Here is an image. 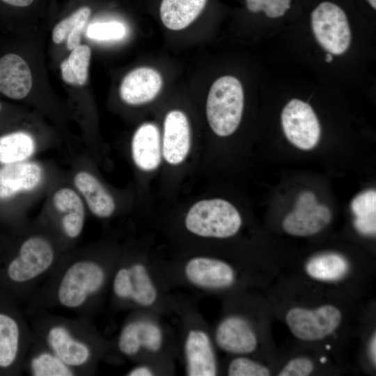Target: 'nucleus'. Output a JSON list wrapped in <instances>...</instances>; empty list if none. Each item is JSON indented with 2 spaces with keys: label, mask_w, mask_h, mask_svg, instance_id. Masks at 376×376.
I'll return each mask as SVG.
<instances>
[{
  "label": "nucleus",
  "mask_w": 376,
  "mask_h": 376,
  "mask_svg": "<svg viewBox=\"0 0 376 376\" xmlns=\"http://www.w3.org/2000/svg\"><path fill=\"white\" fill-rule=\"evenodd\" d=\"M91 56L90 47L79 45L61 64L63 79L68 84L83 86L88 79V67Z\"/></svg>",
  "instance_id": "26"
},
{
  "label": "nucleus",
  "mask_w": 376,
  "mask_h": 376,
  "mask_svg": "<svg viewBox=\"0 0 376 376\" xmlns=\"http://www.w3.org/2000/svg\"><path fill=\"white\" fill-rule=\"evenodd\" d=\"M347 270L346 259L334 253L316 256L306 265V271L310 276L322 281L338 280L346 274Z\"/></svg>",
  "instance_id": "24"
},
{
  "label": "nucleus",
  "mask_w": 376,
  "mask_h": 376,
  "mask_svg": "<svg viewBox=\"0 0 376 376\" xmlns=\"http://www.w3.org/2000/svg\"><path fill=\"white\" fill-rule=\"evenodd\" d=\"M311 23L318 44L329 54L339 56L349 49L351 31L347 15L337 4L322 1L312 11Z\"/></svg>",
  "instance_id": "7"
},
{
  "label": "nucleus",
  "mask_w": 376,
  "mask_h": 376,
  "mask_svg": "<svg viewBox=\"0 0 376 376\" xmlns=\"http://www.w3.org/2000/svg\"><path fill=\"white\" fill-rule=\"evenodd\" d=\"M32 87L29 65L18 54L7 52L0 56V93L11 100L26 97Z\"/></svg>",
  "instance_id": "15"
},
{
  "label": "nucleus",
  "mask_w": 376,
  "mask_h": 376,
  "mask_svg": "<svg viewBox=\"0 0 376 376\" xmlns=\"http://www.w3.org/2000/svg\"><path fill=\"white\" fill-rule=\"evenodd\" d=\"M7 109L5 106V104L0 100V127H4L5 121L6 120L5 119Z\"/></svg>",
  "instance_id": "38"
},
{
  "label": "nucleus",
  "mask_w": 376,
  "mask_h": 376,
  "mask_svg": "<svg viewBox=\"0 0 376 376\" xmlns=\"http://www.w3.org/2000/svg\"><path fill=\"white\" fill-rule=\"evenodd\" d=\"M24 334L13 312L0 307V372L13 370L22 358Z\"/></svg>",
  "instance_id": "16"
},
{
  "label": "nucleus",
  "mask_w": 376,
  "mask_h": 376,
  "mask_svg": "<svg viewBox=\"0 0 376 376\" xmlns=\"http://www.w3.org/2000/svg\"><path fill=\"white\" fill-rule=\"evenodd\" d=\"M129 376H151L153 375L152 370L146 366H139L132 369L127 374Z\"/></svg>",
  "instance_id": "35"
},
{
  "label": "nucleus",
  "mask_w": 376,
  "mask_h": 376,
  "mask_svg": "<svg viewBox=\"0 0 376 376\" xmlns=\"http://www.w3.org/2000/svg\"><path fill=\"white\" fill-rule=\"evenodd\" d=\"M91 13L90 8L84 6L59 22L52 31L53 42L59 44L67 38V47L69 49L72 50L79 46L81 33Z\"/></svg>",
  "instance_id": "23"
},
{
  "label": "nucleus",
  "mask_w": 376,
  "mask_h": 376,
  "mask_svg": "<svg viewBox=\"0 0 376 376\" xmlns=\"http://www.w3.org/2000/svg\"><path fill=\"white\" fill-rule=\"evenodd\" d=\"M285 136L294 146L304 150L313 149L320 137V125L313 108L299 99H292L281 113Z\"/></svg>",
  "instance_id": "9"
},
{
  "label": "nucleus",
  "mask_w": 376,
  "mask_h": 376,
  "mask_svg": "<svg viewBox=\"0 0 376 376\" xmlns=\"http://www.w3.org/2000/svg\"><path fill=\"white\" fill-rule=\"evenodd\" d=\"M45 149L37 136L29 130H6L0 134V165L33 159Z\"/></svg>",
  "instance_id": "19"
},
{
  "label": "nucleus",
  "mask_w": 376,
  "mask_h": 376,
  "mask_svg": "<svg viewBox=\"0 0 376 376\" xmlns=\"http://www.w3.org/2000/svg\"><path fill=\"white\" fill-rule=\"evenodd\" d=\"M163 86L161 74L148 66L136 68L123 79L119 87L120 99L130 106H139L152 101Z\"/></svg>",
  "instance_id": "13"
},
{
  "label": "nucleus",
  "mask_w": 376,
  "mask_h": 376,
  "mask_svg": "<svg viewBox=\"0 0 376 376\" xmlns=\"http://www.w3.org/2000/svg\"><path fill=\"white\" fill-rule=\"evenodd\" d=\"M244 96L240 81L232 75L217 78L211 85L206 101V116L219 136L234 133L241 122Z\"/></svg>",
  "instance_id": "4"
},
{
  "label": "nucleus",
  "mask_w": 376,
  "mask_h": 376,
  "mask_svg": "<svg viewBox=\"0 0 376 376\" xmlns=\"http://www.w3.org/2000/svg\"><path fill=\"white\" fill-rule=\"evenodd\" d=\"M187 373L189 376L217 375L214 352L207 334L201 330H191L185 344Z\"/></svg>",
  "instance_id": "20"
},
{
  "label": "nucleus",
  "mask_w": 376,
  "mask_h": 376,
  "mask_svg": "<svg viewBox=\"0 0 376 376\" xmlns=\"http://www.w3.org/2000/svg\"><path fill=\"white\" fill-rule=\"evenodd\" d=\"M185 274L193 285L205 289L225 288L235 281V272L228 264L207 257L189 260L185 267Z\"/></svg>",
  "instance_id": "14"
},
{
  "label": "nucleus",
  "mask_w": 376,
  "mask_h": 376,
  "mask_svg": "<svg viewBox=\"0 0 376 376\" xmlns=\"http://www.w3.org/2000/svg\"><path fill=\"white\" fill-rule=\"evenodd\" d=\"M208 0H161L159 15L163 25L180 31L191 25L205 10Z\"/></svg>",
  "instance_id": "22"
},
{
  "label": "nucleus",
  "mask_w": 376,
  "mask_h": 376,
  "mask_svg": "<svg viewBox=\"0 0 376 376\" xmlns=\"http://www.w3.org/2000/svg\"><path fill=\"white\" fill-rule=\"evenodd\" d=\"M0 1L14 7H26L31 4L33 0H0Z\"/></svg>",
  "instance_id": "36"
},
{
  "label": "nucleus",
  "mask_w": 376,
  "mask_h": 376,
  "mask_svg": "<svg viewBox=\"0 0 376 376\" xmlns=\"http://www.w3.org/2000/svg\"><path fill=\"white\" fill-rule=\"evenodd\" d=\"M370 6L374 9H376V0H366Z\"/></svg>",
  "instance_id": "40"
},
{
  "label": "nucleus",
  "mask_w": 376,
  "mask_h": 376,
  "mask_svg": "<svg viewBox=\"0 0 376 376\" xmlns=\"http://www.w3.org/2000/svg\"><path fill=\"white\" fill-rule=\"evenodd\" d=\"M291 0H245L247 9L251 13L264 12L269 18L284 15L290 7Z\"/></svg>",
  "instance_id": "30"
},
{
  "label": "nucleus",
  "mask_w": 376,
  "mask_h": 376,
  "mask_svg": "<svg viewBox=\"0 0 376 376\" xmlns=\"http://www.w3.org/2000/svg\"><path fill=\"white\" fill-rule=\"evenodd\" d=\"M118 347L126 356H134L139 352L141 345L136 321L129 322L123 328L118 337Z\"/></svg>",
  "instance_id": "32"
},
{
  "label": "nucleus",
  "mask_w": 376,
  "mask_h": 376,
  "mask_svg": "<svg viewBox=\"0 0 376 376\" xmlns=\"http://www.w3.org/2000/svg\"><path fill=\"white\" fill-rule=\"evenodd\" d=\"M331 219V212L324 205L296 202L295 210L284 219L285 231L295 236H308L324 228Z\"/></svg>",
  "instance_id": "17"
},
{
  "label": "nucleus",
  "mask_w": 376,
  "mask_h": 376,
  "mask_svg": "<svg viewBox=\"0 0 376 376\" xmlns=\"http://www.w3.org/2000/svg\"><path fill=\"white\" fill-rule=\"evenodd\" d=\"M139 336L141 347L157 352L162 344L161 329L155 323L148 320H137Z\"/></svg>",
  "instance_id": "31"
},
{
  "label": "nucleus",
  "mask_w": 376,
  "mask_h": 376,
  "mask_svg": "<svg viewBox=\"0 0 376 376\" xmlns=\"http://www.w3.org/2000/svg\"><path fill=\"white\" fill-rule=\"evenodd\" d=\"M106 272L97 260L88 256L71 263L61 275L56 290L60 306L77 309L86 304L103 287Z\"/></svg>",
  "instance_id": "5"
},
{
  "label": "nucleus",
  "mask_w": 376,
  "mask_h": 376,
  "mask_svg": "<svg viewBox=\"0 0 376 376\" xmlns=\"http://www.w3.org/2000/svg\"><path fill=\"white\" fill-rule=\"evenodd\" d=\"M185 224L189 232L197 236L226 238L238 232L242 218L230 202L221 198L205 199L189 208Z\"/></svg>",
  "instance_id": "6"
},
{
  "label": "nucleus",
  "mask_w": 376,
  "mask_h": 376,
  "mask_svg": "<svg viewBox=\"0 0 376 376\" xmlns=\"http://www.w3.org/2000/svg\"><path fill=\"white\" fill-rule=\"evenodd\" d=\"M228 374L230 376H269V369L249 359L239 357L229 364Z\"/></svg>",
  "instance_id": "33"
},
{
  "label": "nucleus",
  "mask_w": 376,
  "mask_h": 376,
  "mask_svg": "<svg viewBox=\"0 0 376 376\" xmlns=\"http://www.w3.org/2000/svg\"><path fill=\"white\" fill-rule=\"evenodd\" d=\"M61 178L54 166L36 159L0 165V219L17 220Z\"/></svg>",
  "instance_id": "1"
},
{
  "label": "nucleus",
  "mask_w": 376,
  "mask_h": 376,
  "mask_svg": "<svg viewBox=\"0 0 376 376\" xmlns=\"http://www.w3.org/2000/svg\"><path fill=\"white\" fill-rule=\"evenodd\" d=\"M325 61L327 63H330L333 60L332 55L331 54L327 53L325 56Z\"/></svg>",
  "instance_id": "39"
},
{
  "label": "nucleus",
  "mask_w": 376,
  "mask_h": 376,
  "mask_svg": "<svg viewBox=\"0 0 376 376\" xmlns=\"http://www.w3.org/2000/svg\"><path fill=\"white\" fill-rule=\"evenodd\" d=\"M54 237L45 233L24 237L6 262L4 276L9 283H30L46 273L54 264L58 253Z\"/></svg>",
  "instance_id": "2"
},
{
  "label": "nucleus",
  "mask_w": 376,
  "mask_h": 376,
  "mask_svg": "<svg viewBox=\"0 0 376 376\" xmlns=\"http://www.w3.org/2000/svg\"><path fill=\"white\" fill-rule=\"evenodd\" d=\"M86 33L88 38L97 40H115L125 36L126 28L118 22H98L91 24Z\"/></svg>",
  "instance_id": "29"
},
{
  "label": "nucleus",
  "mask_w": 376,
  "mask_h": 376,
  "mask_svg": "<svg viewBox=\"0 0 376 376\" xmlns=\"http://www.w3.org/2000/svg\"><path fill=\"white\" fill-rule=\"evenodd\" d=\"M87 208L70 183L61 178L47 194L42 218L53 226V233L61 241L74 242L84 228Z\"/></svg>",
  "instance_id": "3"
},
{
  "label": "nucleus",
  "mask_w": 376,
  "mask_h": 376,
  "mask_svg": "<svg viewBox=\"0 0 376 376\" xmlns=\"http://www.w3.org/2000/svg\"><path fill=\"white\" fill-rule=\"evenodd\" d=\"M340 311L332 305L314 310L294 308L286 315V322L292 333L298 338L315 340L325 338L339 326Z\"/></svg>",
  "instance_id": "10"
},
{
  "label": "nucleus",
  "mask_w": 376,
  "mask_h": 376,
  "mask_svg": "<svg viewBox=\"0 0 376 376\" xmlns=\"http://www.w3.org/2000/svg\"><path fill=\"white\" fill-rule=\"evenodd\" d=\"M47 349L75 370L86 366L92 359L89 344L63 323H54L45 331Z\"/></svg>",
  "instance_id": "11"
},
{
  "label": "nucleus",
  "mask_w": 376,
  "mask_h": 376,
  "mask_svg": "<svg viewBox=\"0 0 376 376\" xmlns=\"http://www.w3.org/2000/svg\"><path fill=\"white\" fill-rule=\"evenodd\" d=\"M355 216L354 226L361 234L373 235L376 232V191L369 189L358 194L351 202Z\"/></svg>",
  "instance_id": "25"
},
{
  "label": "nucleus",
  "mask_w": 376,
  "mask_h": 376,
  "mask_svg": "<svg viewBox=\"0 0 376 376\" xmlns=\"http://www.w3.org/2000/svg\"><path fill=\"white\" fill-rule=\"evenodd\" d=\"M131 155L134 164L141 171H151L159 166L162 140L155 124L144 123L137 127L131 141Z\"/></svg>",
  "instance_id": "18"
},
{
  "label": "nucleus",
  "mask_w": 376,
  "mask_h": 376,
  "mask_svg": "<svg viewBox=\"0 0 376 376\" xmlns=\"http://www.w3.org/2000/svg\"><path fill=\"white\" fill-rule=\"evenodd\" d=\"M215 340L221 349L235 354L252 352L257 346V339L250 324L237 316L227 318L219 324Z\"/></svg>",
  "instance_id": "21"
},
{
  "label": "nucleus",
  "mask_w": 376,
  "mask_h": 376,
  "mask_svg": "<svg viewBox=\"0 0 376 376\" xmlns=\"http://www.w3.org/2000/svg\"><path fill=\"white\" fill-rule=\"evenodd\" d=\"M161 140L162 156L167 163L178 165L185 161L190 149L191 131L183 111L173 109L166 113Z\"/></svg>",
  "instance_id": "12"
},
{
  "label": "nucleus",
  "mask_w": 376,
  "mask_h": 376,
  "mask_svg": "<svg viewBox=\"0 0 376 376\" xmlns=\"http://www.w3.org/2000/svg\"><path fill=\"white\" fill-rule=\"evenodd\" d=\"M370 355L372 361L375 364L376 362V336H373L370 343Z\"/></svg>",
  "instance_id": "37"
},
{
  "label": "nucleus",
  "mask_w": 376,
  "mask_h": 376,
  "mask_svg": "<svg viewBox=\"0 0 376 376\" xmlns=\"http://www.w3.org/2000/svg\"><path fill=\"white\" fill-rule=\"evenodd\" d=\"M313 370V362L307 358L298 357L290 361L279 374V376H307Z\"/></svg>",
  "instance_id": "34"
},
{
  "label": "nucleus",
  "mask_w": 376,
  "mask_h": 376,
  "mask_svg": "<svg viewBox=\"0 0 376 376\" xmlns=\"http://www.w3.org/2000/svg\"><path fill=\"white\" fill-rule=\"evenodd\" d=\"M29 369L34 376H72L75 370L65 364L48 349L41 350L31 357Z\"/></svg>",
  "instance_id": "28"
},
{
  "label": "nucleus",
  "mask_w": 376,
  "mask_h": 376,
  "mask_svg": "<svg viewBox=\"0 0 376 376\" xmlns=\"http://www.w3.org/2000/svg\"><path fill=\"white\" fill-rule=\"evenodd\" d=\"M68 180L94 217L107 219L115 213L116 202L113 196L88 166V159L75 162Z\"/></svg>",
  "instance_id": "8"
},
{
  "label": "nucleus",
  "mask_w": 376,
  "mask_h": 376,
  "mask_svg": "<svg viewBox=\"0 0 376 376\" xmlns=\"http://www.w3.org/2000/svg\"><path fill=\"white\" fill-rule=\"evenodd\" d=\"M127 267L131 283L130 299L143 306L152 305L157 294L146 267L141 263H134Z\"/></svg>",
  "instance_id": "27"
}]
</instances>
